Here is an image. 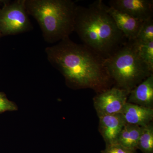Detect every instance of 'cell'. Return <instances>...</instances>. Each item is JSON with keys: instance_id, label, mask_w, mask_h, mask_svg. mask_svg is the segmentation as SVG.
<instances>
[{"instance_id": "cell-10", "label": "cell", "mask_w": 153, "mask_h": 153, "mask_svg": "<svg viewBox=\"0 0 153 153\" xmlns=\"http://www.w3.org/2000/svg\"><path fill=\"white\" fill-rule=\"evenodd\" d=\"M127 102L153 108V74L148 76L130 91Z\"/></svg>"}, {"instance_id": "cell-7", "label": "cell", "mask_w": 153, "mask_h": 153, "mask_svg": "<svg viewBox=\"0 0 153 153\" xmlns=\"http://www.w3.org/2000/svg\"><path fill=\"white\" fill-rule=\"evenodd\" d=\"M109 7L144 22L152 18V0H111Z\"/></svg>"}, {"instance_id": "cell-4", "label": "cell", "mask_w": 153, "mask_h": 153, "mask_svg": "<svg viewBox=\"0 0 153 153\" xmlns=\"http://www.w3.org/2000/svg\"><path fill=\"white\" fill-rule=\"evenodd\" d=\"M104 64L116 87L129 92L153 74L140 55L134 40L128 41L104 58Z\"/></svg>"}, {"instance_id": "cell-18", "label": "cell", "mask_w": 153, "mask_h": 153, "mask_svg": "<svg viewBox=\"0 0 153 153\" xmlns=\"http://www.w3.org/2000/svg\"><path fill=\"white\" fill-rule=\"evenodd\" d=\"M1 36V34H0V36Z\"/></svg>"}, {"instance_id": "cell-2", "label": "cell", "mask_w": 153, "mask_h": 153, "mask_svg": "<svg viewBox=\"0 0 153 153\" xmlns=\"http://www.w3.org/2000/svg\"><path fill=\"white\" fill-rule=\"evenodd\" d=\"M104 5L100 0L87 7L77 6L74 31L84 45L105 58L125 43L126 37Z\"/></svg>"}, {"instance_id": "cell-12", "label": "cell", "mask_w": 153, "mask_h": 153, "mask_svg": "<svg viewBox=\"0 0 153 153\" xmlns=\"http://www.w3.org/2000/svg\"><path fill=\"white\" fill-rule=\"evenodd\" d=\"M142 129V127L126 123L120 134L117 143L129 149L137 151Z\"/></svg>"}, {"instance_id": "cell-14", "label": "cell", "mask_w": 153, "mask_h": 153, "mask_svg": "<svg viewBox=\"0 0 153 153\" xmlns=\"http://www.w3.org/2000/svg\"><path fill=\"white\" fill-rule=\"evenodd\" d=\"M135 42L138 45L147 44L153 41V20L152 18L143 22Z\"/></svg>"}, {"instance_id": "cell-8", "label": "cell", "mask_w": 153, "mask_h": 153, "mask_svg": "<svg viewBox=\"0 0 153 153\" xmlns=\"http://www.w3.org/2000/svg\"><path fill=\"white\" fill-rule=\"evenodd\" d=\"M99 130L106 146L117 143L118 139L126 122L121 113L99 117Z\"/></svg>"}, {"instance_id": "cell-5", "label": "cell", "mask_w": 153, "mask_h": 153, "mask_svg": "<svg viewBox=\"0 0 153 153\" xmlns=\"http://www.w3.org/2000/svg\"><path fill=\"white\" fill-rule=\"evenodd\" d=\"M25 1H15L0 10V34L17 35L32 29Z\"/></svg>"}, {"instance_id": "cell-16", "label": "cell", "mask_w": 153, "mask_h": 153, "mask_svg": "<svg viewBox=\"0 0 153 153\" xmlns=\"http://www.w3.org/2000/svg\"><path fill=\"white\" fill-rule=\"evenodd\" d=\"M17 110L18 106L16 103L9 100L4 94L0 92V113Z\"/></svg>"}, {"instance_id": "cell-15", "label": "cell", "mask_w": 153, "mask_h": 153, "mask_svg": "<svg viewBox=\"0 0 153 153\" xmlns=\"http://www.w3.org/2000/svg\"><path fill=\"white\" fill-rule=\"evenodd\" d=\"M138 46L140 55L153 71V41Z\"/></svg>"}, {"instance_id": "cell-9", "label": "cell", "mask_w": 153, "mask_h": 153, "mask_svg": "<svg viewBox=\"0 0 153 153\" xmlns=\"http://www.w3.org/2000/svg\"><path fill=\"white\" fill-rule=\"evenodd\" d=\"M104 6L105 10L112 17L117 27L122 32L128 41L134 40L143 22L134 19L105 4Z\"/></svg>"}, {"instance_id": "cell-3", "label": "cell", "mask_w": 153, "mask_h": 153, "mask_svg": "<svg viewBox=\"0 0 153 153\" xmlns=\"http://www.w3.org/2000/svg\"><path fill=\"white\" fill-rule=\"evenodd\" d=\"M26 10L48 43L59 42L74 31L77 6L71 0H26Z\"/></svg>"}, {"instance_id": "cell-11", "label": "cell", "mask_w": 153, "mask_h": 153, "mask_svg": "<svg viewBox=\"0 0 153 153\" xmlns=\"http://www.w3.org/2000/svg\"><path fill=\"white\" fill-rule=\"evenodd\" d=\"M121 113L126 123L144 127L152 122L153 108L127 102Z\"/></svg>"}, {"instance_id": "cell-13", "label": "cell", "mask_w": 153, "mask_h": 153, "mask_svg": "<svg viewBox=\"0 0 153 153\" xmlns=\"http://www.w3.org/2000/svg\"><path fill=\"white\" fill-rule=\"evenodd\" d=\"M137 149L143 153H153V124L152 122L142 127L138 143Z\"/></svg>"}, {"instance_id": "cell-6", "label": "cell", "mask_w": 153, "mask_h": 153, "mask_svg": "<svg viewBox=\"0 0 153 153\" xmlns=\"http://www.w3.org/2000/svg\"><path fill=\"white\" fill-rule=\"evenodd\" d=\"M130 92L114 87L99 93L94 98V105L98 117L121 113Z\"/></svg>"}, {"instance_id": "cell-1", "label": "cell", "mask_w": 153, "mask_h": 153, "mask_svg": "<svg viewBox=\"0 0 153 153\" xmlns=\"http://www.w3.org/2000/svg\"><path fill=\"white\" fill-rule=\"evenodd\" d=\"M50 64L60 71L70 87L91 88L100 93L113 82L104 64V58L84 44L67 37L45 49Z\"/></svg>"}, {"instance_id": "cell-17", "label": "cell", "mask_w": 153, "mask_h": 153, "mask_svg": "<svg viewBox=\"0 0 153 153\" xmlns=\"http://www.w3.org/2000/svg\"><path fill=\"white\" fill-rule=\"evenodd\" d=\"M101 153H137V151L131 150L127 149L121 145L116 143L106 146L105 149L102 151Z\"/></svg>"}]
</instances>
